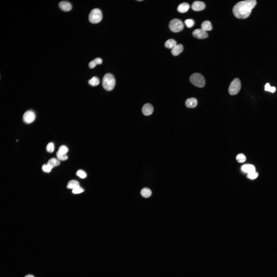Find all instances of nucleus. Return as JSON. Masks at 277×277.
Returning a JSON list of instances; mask_svg holds the SVG:
<instances>
[{
	"instance_id": "1",
	"label": "nucleus",
	"mask_w": 277,
	"mask_h": 277,
	"mask_svg": "<svg viewBox=\"0 0 277 277\" xmlns=\"http://www.w3.org/2000/svg\"><path fill=\"white\" fill-rule=\"evenodd\" d=\"M255 0H247L238 2L234 6L233 12L237 18L245 19L250 15L252 10L256 4Z\"/></svg>"
},
{
	"instance_id": "2",
	"label": "nucleus",
	"mask_w": 277,
	"mask_h": 277,
	"mask_svg": "<svg viewBox=\"0 0 277 277\" xmlns=\"http://www.w3.org/2000/svg\"><path fill=\"white\" fill-rule=\"evenodd\" d=\"M115 80L111 74L107 73L103 76L102 80V85L104 88L108 91L112 90L115 85Z\"/></svg>"
},
{
	"instance_id": "3",
	"label": "nucleus",
	"mask_w": 277,
	"mask_h": 277,
	"mask_svg": "<svg viewBox=\"0 0 277 277\" xmlns=\"http://www.w3.org/2000/svg\"><path fill=\"white\" fill-rule=\"evenodd\" d=\"M190 82L194 85L199 87H203L205 84V81L201 74L195 73L192 74L190 78Z\"/></svg>"
},
{
	"instance_id": "4",
	"label": "nucleus",
	"mask_w": 277,
	"mask_h": 277,
	"mask_svg": "<svg viewBox=\"0 0 277 277\" xmlns=\"http://www.w3.org/2000/svg\"><path fill=\"white\" fill-rule=\"evenodd\" d=\"M89 21L93 24H96L100 22L102 18V13L99 9L95 8L90 12L88 16Z\"/></svg>"
},
{
	"instance_id": "5",
	"label": "nucleus",
	"mask_w": 277,
	"mask_h": 277,
	"mask_svg": "<svg viewBox=\"0 0 277 277\" xmlns=\"http://www.w3.org/2000/svg\"><path fill=\"white\" fill-rule=\"evenodd\" d=\"M241 86V82L238 78H235L231 82L229 87L230 94L233 95L238 94L240 91Z\"/></svg>"
},
{
	"instance_id": "6",
	"label": "nucleus",
	"mask_w": 277,
	"mask_h": 277,
	"mask_svg": "<svg viewBox=\"0 0 277 277\" xmlns=\"http://www.w3.org/2000/svg\"><path fill=\"white\" fill-rule=\"evenodd\" d=\"M169 28L172 32L175 33L181 31L184 27L182 22L180 19L175 18L171 20L169 24Z\"/></svg>"
},
{
	"instance_id": "7",
	"label": "nucleus",
	"mask_w": 277,
	"mask_h": 277,
	"mask_svg": "<svg viewBox=\"0 0 277 277\" xmlns=\"http://www.w3.org/2000/svg\"><path fill=\"white\" fill-rule=\"evenodd\" d=\"M23 121L25 123L29 124L32 122L35 118V115L34 112L29 110L26 111L23 117Z\"/></svg>"
},
{
	"instance_id": "8",
	"label": "nucleus",
	"mask_w": 277,
	"mask_h": 277,
	"mask_svg": "<svg viewBox=\"0 0 277 277\" xmlns=\"http://www.w3.org/2000/svg\"><path fill=\"white\" fill-rule=\"evenodd\" d=\"M194 37L199 39H203L207 37L208 34L206 31L202 29H196L194 30L192 33Z\"/></svg>"
},
{
	"instance_id": "9",
	"label": "nucleus",
	"mask_w": 277,
	"mask_h": 277,
	"mask_svg": "<svg viewBox=\"0 0 277 277\" xmlns=\"http://www.w3.org/2000/svg\"><path fill=\"white\" fill-rule=\"evenodd\" d=\"M205 5L204 2L198 1L194 2L191 6L192 10L195 11H202L205 8Z\"/></svg>"
},
{
	"instance_id": "10",
	"label": "nucleus",
	"mask_w": 277,
	"mask_h": 277,
	"mask_svg": "<svg viewBox=\"0 0 277 277\" xmlns=\"http://www.w3.org/2000/svg\"><path fill=\"white\" fill-rule=\"evenodd\" d=\"M142 111V113L144 115L148 116L152 114L153 111V108L151 104L146 103L143 106Z\"/></svg>"
},
{
	"instance_id": "11",
	"label": "nucleus",
	"mask_w": 277,
	"mask_h": 277,
	"mask_svg": "<svg viewBox=\"0 0 277 277\" xmlns=\"http://www.w3.org/2000/svg\"><path fill=\"white\" fill-rule=\"evenodd\" d=\"M59 8L65 12H68L72 8V6L69 2L65 1L61 2L58 4Z\"/></svg>"
},
{
	"instance_id": "12",
	"label": "nucleus",
	"mask_w": 277,
	"mask_h": 277,
	"mask_svg": "<svg viewBox=\"0 0 277 277\" xmlns=\"http://www.w3.org/2000/svg\"><path fill=\"white\" fill-rule=\"evenodd\" d=\"M197 102V101L195 98L192 97L187 99L185 101V104L187 107L193 108L196 106Z\"/></svg>"
},
{
	"instance_id": "13",
	"label": "nucleus",
	"mask_w": 277,
	"mask_h": 277,
	"mask_svg": "<svg viewBox=\"0 0 277 277\" xmlns=\"http://www.w3.org/2000/svg\"><path fill=\"white\" fill-rule=\"evenodd\" d=\"M190 7V5L188 3L186 2H184L178 5L177 9L179 12L183 13L187 12Z\"/></svg>"
},
{
	"instance_id": "14",
	"label": "nucleus",
	"mask_w": 277,
	"mask_h": 277,
	"mask_svg": "<svg viewBox=\"0 0 277 277\" xmlns=\"http://www.w3.org/2000/svg\"><path fill=\"white\" fill-rule=\"evenodd\" d=\"M183 49V45L182 44H179L176 45L172 49L171 51V53L173 55L176 56L182 52Z\"/></svg>"
},
{
	"instance_id": "15",
	"label": "nucleus",
	"mask_w": 277,
	"mask_h": 277,
	"mask_svg": "<svg viewBox=\"0 0 277 277\" xmlns=\"http://www.w3.org/2000/svg\"><path fill=\"white\" fill-rule=\"evenodd\" d=\"M242 171L248 173L255 172V169L254 166L250 164H245L241 167Z\"/></svg>"
},
{
	"instance_id": "16",
	"label": "nucleus",
	"mask_w": 277,
	"mask_h": 277,
	"mask_svg": "<svg viewBox=\"0 0 277 277\" xmlns=\"http://www.w3.org/2000/svg\"><path fill=\"white\" fill-rule=\"evenodd\" d=\"M176 45V42L172 39H170L167 40L164 44L165 47L169 49H172Z\"/></svg>"
},
{
	"instance_id": "17",
	"label": "nucleus",
	"mask_w": 277,
	"mask_h": 277,
	"mask_svg": "<svg viewBox=\"0 0 277 277\" xmlns=\"http://www.w3.org/2000/svg\"><path fill=\"white\" fill-rule=\"evenodd\" d=\"M201 28L204 30L210 31L212 29V27L211 22L208 21H205L203 22L201 24Z\"/></svg>"
},
{
	"instance_id": "18",
	"label": "nucleus",
	"mask_w": 277,
	"mask_h": 277,
	"mask_svg": "<svg viewBox=\"0 0 277 277\" xmlns=\"http://www.w3.org/2000/svg\"><path fill=\"white\" fill-rule=\"evenodd\" d=\"M79 183L75 180H71L68 183L67 187L69 189H73L77 187H80Z\"/></svg>"
},
{
	"instance_id": "19",
	"label": "nucleus",
	"mask_w": 277,
	"mask_h": 277,
	"mask_svg": "<svg viewBox=\"0 0 277 277\" xmlns=\"http://www.w3.org/2000/svg\"><path fill=\"white\" fill-rule=\"evenodd\" d=\"M102 62V59L100 58H96L90 62L89 64V68H92L94 67L97 64H100Z\"/></svg>"
},
{
	"instance_id": "20",
	"label": "nucleus",
	"mask_w": 277,
	"mask_h": 277,
	"mask_svg": "<svg viewBox=\"0 0 277 277\" xmlns=\"http://www.w3.org/2000/svg\"><path fill=\"white\" fill-rule=\"evenodd\" d=\"M60 163V162L58 159L52 158L48 160L47 164L50 165L53 168L58 166Z\"/></svg>"
},
{
	"instance_id": "21",
	"label": "nucleus",
	"mask_w": 277,
	"mask_h": 277,
	"mask_svg": "<svg viewBox=\"0 0 277 277\" xmlns=\"http://www.w3.org/2000/svg\"><path fill=\"white\" fill-rule=\"evenodd\" d=\"M141 195L145 198H147L150 197L152 194L151 190L148 188L145 187L143 188L141 191Z\"/></svg>"
},
{
	"instance_id": "22",
	"label": "nucleus",
	"mask_w": 277,
	"mask_h": 277,
	"mask_svg": "<svg viewBox=\"0 0 277 277\" xmlns=\"http://www.w3.org/2000/svg\"><path fill=\"white\" fill-rule=\"evenodd\" d=\"M100 82L99 79L95 76H93L88 81V84L92 86L97 85L99 84Z\"/></svg>"
},
{
	"instance_id": "23",
	"label": "nucleus",
	"mask_w": 277,
	"mask_h": 277,
	"mask_svg": "<svg viewBox=\"0 0 277 277\" xmlns=\"http://www.w3.org/2000/svg\"><path fill=\"white\" fill-rule=\"evenodd\" d=\"M56 155L57 159L60 161H65L67 159L68 157L66 154L61 153L58 151L56 152Z\"/></svg>"
},
{
	"instance_id": "24",
	"label": "nucleus",
	"mask_w": 277,
	"mask_h": 277,
	"mask_svg": "<svg viewBox=\"0 0 277 277\" xmlns=\"http://www.w3.org/2000/svg\"><path fill=\"white\" fill-rule=\"evenodd\" d=\"M236 159L239 163H241L244 162L246 160L245 156L242 153H240L236 156Z\"/></svg>"
},
{
	"instance_id": "25",
	"label": "nucleus",
	"mask_w": 277,
	"mask_h": 277,
	"mask_svg": "<svg viewBox=\"0 0 277 277\" xmlns=\"http://www.w3.org/2000/svg\"><path fill=\"white\" fill-rule=\"evenodd\" d=\"M47 151L50 153L53 152L54 149V145L53 143L50 142L48 143L46 147Z\"/></svg>"
},
{
	"instance_id": "26",
	"label": "nucleus",
	"mask_w": 277,
	"mask_h": 277,
	"mask_svg": "<svg viewBox=\"0 0 277 277\" xmlns=\"http://www.w3.org/2000/svg\"><path fill=\"white\" fill-rule=\"evenodd\" d=\"M184 23L186 26L189 28L192 27L194 24V20L191 19H186L184 21Z\"/></svg>"
},
{
	"instance_id": "27",
	"label": "nucleus",
	"mask_w": 277,
	"mask_h": 277,
	"mask_svg": "<svg viewBox=\"0 0 277 277\" xmlns=\"http://www.w3.org/2000/svg\"><path fill=\"white\" fill-rule=\"evenodd\" d=\"M68 149L66 146L64 145H62L59 147L58 151L61 153L66 154L68 152Z\"/></svg>"
},
{
	"instance_id": "28",
	"label": "nucleus",
	"mask_w": 277,
	"mask_h": 277,
	"mask_svg": "<svg viewBox=\"0 0 277 277\" xmlns=\"http://www.w3.org/2000/svg\"><path fill=\"white\" fill-rule=\"evenodd\" d=\"M76 175L84 179L86 177V174L83 170H78L76 172Z\"/></svg>"
},
{
	"instance_id": "29",
	"label": "nucleus",
	"mask_w": 277,
	"mask_h": 277,
	"mask_svg": "<svg viewBox=\"0 0 277 277\" xmlns=\"http://www.w3.org/2000/svg\"><path fill=\"white\" fill-rule=\"evenodd\" d=\"M42 169L44 172L49 173L51 171L52 168L50 165L47 164L43 165L42 166Z\"/></svg>"
},
{
	"instance_id": "30",
	"label": "nucleus",
	"mask_w": 277,
	"mask_h": 277,
	"mask_svg": "<svg viewBox=\"0 0 277 277\" xmlns=\"http://www.w3.org/2000/svg\"><path fill=\"white\" fill-rule=\"evenodd\" d=\"M84 191V189L80 186L73 189L72 192L74 194H78L83 192Z\"/></svg>"
},
{
	"instance_id": "31",
	"label": "nucleus",
	"mask_w": 277,
	"mask_h": 277,
	"mask_svg": "<svg viewBox=\"0 0 277 277\" xmlns=\"http://www.w3.org/2000/svg\"><path fill=\"white\" fill-rule=\"evenodd\" d=\"M258 176L257 173L255 172L248 173V177L251 179H254L256 178Z\"/></svg>"
},
{
	"instance_id": "32",
	"label": "nucleus",
	"mask_w": 277,
	"mask_h": 277,
	"mask_svg": "<svg viewBox=\"0 0 277 277\" xmlns=\"http://www.w3.org/2000/svg\"><path fill=\"white\" fill-rule=\"evenodd\" d=\"M271 87L269 83H267L265 86V90L267 91H270Z\"/></svg>"
},
{
	"instance_id": "33",
	"label": "nucleus",
	"mask_w": 277,
	"mask_h": 277,
	"mask_svg": "<svg viewBox=\"0 0 277 277\" xmlns=\"http://www.w3.org/2000/svg\"><path fill=\"white\" fill-rule=\"evenodd\" d=\"M275 88L274 87H271L270 91L273 93L275 92Z\"/></svg>"
},
{
	"instance_id": "34",
	"label": "nucleus",
	"mask_w": 277,
	"mask_h": 277,
	"mask_svg": "<svg viewBox=\"0 0 277 277\" xmlns=\"http://www.w3.org/2000/svg\"><path fill=\"white\" fill-rule=\"evenodd\" d=\"M24 277H34V276L32 275L28 274L26 275Z\"/></svg>"
},
{
	"instance_id": "35",
	"label": "nucleus",
	"mask_w": 277,
	"mask_h": 277,
	"mask_svg": "<svg viewBox=\"0 0 277 277\" xmlns=\"http://www.w3.org/2000/svg\"><path fill=\"white\" fill-rule=\"evenodd\" d=\"M142 1V0H138V1Z\"/></svg>"
}]
</instances>
